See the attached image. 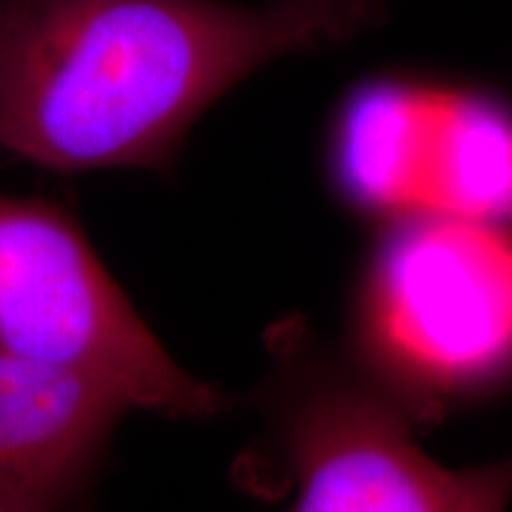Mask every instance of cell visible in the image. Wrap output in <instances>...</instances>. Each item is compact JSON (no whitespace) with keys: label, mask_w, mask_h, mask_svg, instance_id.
I'll return each mask as SVG.
<instances>
[{"label":"cell","mask_w":512,"mask_h":512,"mask_svg":"<svg viewBox=\"0 0 512 512\" xmlns=\"http://www.w3.org/2000/svg\"><path fill=\"white\" fill-rule=\"evenodd\" d=\"M361 31L278 0H0V150L62 174H169L230 88Z\"/></svg>","instance_id":"obj_1"},{"label":"cell","mask_w":512,"mask_h":512,"mask_svg":"<svg viewBox=\"0 0 512 512\" xmlns=\"http://www.w3.org/2000/svg\"><path fill=\"white\" fill-rule=\"evenodd\" d=\"M264 434L249 482L280 484L285 512H508L512 456L453 470L413 437L418 420L358 358L330 349L304 318L266 335Z\"/></svg>","instance_id":"obj_2"},{"label":"cell","mask_w":512,"mask_h":512,"mask_svg":"<svg viewBox=\"0 0 512 512\" xmlns=\"http://www.w3.org/2000/svg\"><path fill=\"white\" fill-rule=\"evenodd\" d=\"M361 363L413 418L512 370L508 221L411 214L392 221L361 294Z\"/></svg>","instance_id":"obj_3"},{"label":"cell","mask_w":512,"mask_h":512,"mask_svg":"<svg viewBox=\"0 0 512 512\" xmlns=\"http://www.w3.org/2000/svg\"><path fill=\"white\" fill-rule=\"evenodd\" d=\"M0 356L86 377L131 411L207 420L226 408L171 358L72 214L41 197L0 195Z\"/></svg>","instance_id":"obj_4"},{"label":"cell","mask_w":512,"mask_h":512,"mask_svg":"<svg viewBox=\"0 0 512 512\" xmlns=\"http://www.w3.org/2000/svg\"><path fill=\"white\" fill-rule=\"evenodd\" d=\"M128 411L86 377L0 356V512L79 510Z\"/></svg>","instance_id":"obj_5"},{"label":"cell","mask_w":512,"mask_h":512,"mask_svg":"<svg viewBox=\"0 0 512 512\" xmlns=\"http://www.w3.org/2000/svg\"><path fill=\"white\" fill-rule=\"evenodd\" d=\"M458 95L373 83L347 102L335 133V176L351 202L401 219L439 209Z\"/></svg>","instance_id":"obj_6"},{"label":"cell","mask_w":512,"mask_h":512,"mask_svg":"<svg viewBox=\"0 0 512 512\" xmlns=\"http://www.w3.org/2000/svg\"><path fill=\"white\" fill-rule=\"evenodd\" d=\"M278 3H292L304 5V8L335 12V15L347 17L366 29L380 19L384 0H278Z\"/></svg>","instance_id":"obj_7"}]
</instances>
